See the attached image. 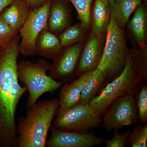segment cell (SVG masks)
Segmentation results:
<instances>
[{
	"mask_svg": "<svg viewBox=\"0 0 147 147\" xmlns=\"http://www.w3.org/2000/svg\"><path fill=\"white\" fill-rule=\"evenodd\" d=\"M51 64L43 60L36 62L21 61L17 65L18 79L28 92L27 105L30 108L34 105L42 94L52 93L63 86V82L55 80L47 74Z\"/></svg>",
	"mask_w": 147,
	"mask_h": 147,
	"instance_id": "obj_4",
	"label": "cell"
},
{
	"mask_svg": "<svg viewBox=\"0 0 147 147\" xmlns=\"http://www.w3.org/2000/svg\"><path fill=\"white\" fill-rule=\"evenodd\" d=\"M146 12L144 7L142 4L134 11L132 18L129 21L127 27L131 32L140 48H146Z\"/></svg>",
	"mask_w": 147,
	"mask_h": 147,
	"instance_id": "obj_18",
	"label": "cell"
},
{
	"mask_svg": "<svg viewBox=\"0 0 147 147\" xmlns=\"http://www.w3.org/2000/svg\"><path fill=\"white\" fill-rule=\"evenodd\" d=\"M71 21V13L66 2L64 0L52 2L47 22L50 31L59 35L70 26Z\"/></svg>",
	"mask_w": 147,
	"mask_h": 147,
	"instance_id": "obj_14",
	"label": "cell"
},
{
	"mask_svg": "<svg viewBox=\"0 0 147 147\" xmlns=\"http://www.w3.org/2000/svg\"><path fill=\"white\" fill-rule=\"evenodd\" d=\"M104 35H97L91 32L88 35L76 67V74L80 75L97 67L103 52Z\"/></svg>",
	"mask_w": 147,
	"mask_h": 147,
	"instance_id": "obj_11",
	"label": "cell"
},
{
	"mask_svg": "<svg viewBox=\"0 0 147 147\" xmlns=\"http://www.w3.org/2000/svg\"><path fill=\"white\" fill-rule=\"evenodd\" d=\"M62 86L59 99V108L68 109L80 103L81 90L79 77L70 84H65Z\"/></svg>",
	"mask_w": 147,
	"mask_h": 147,
	"instance_id": "obj_19",
	"label": "cell"
},
{
	"mask_svg": "<svg viewBox=\"0 0 147 147\" xmlns=\"http://www.w3.org/2000/svg\"><path fill=\"white\" fill-rule=\"evenodd\" d=\"M53 126L64 131L85 133L101 125V117L90 103H79L68 109L59 108Z\"/></svg>",
	"mask_w": 147,
	"mask_h": 147,
	"instance_id": "obj_6",
	"label": "cell"
},
{
	"mask_svg": "<svg viewBox=\"0 0 147 147\" xmlns=\"http://www.w3.org/2000/svg\"><path fill=\"white\" fill-rule=\"evenodd\" d=\"M110 0H93L90 11V30L97 35L106 33L111 15Z\"/></svg>",
	"mask_w": 147,
	"mask_h": 147,
	"instance_id": "obj_13",
	"label": "cell"
},
{
	"mask_svg": "<svg viewBox=\"0 0 147 147\" xmlns=\"http://www.w3.org/2000/svg\"><path fill=\"white\" fill-rule=\"evenodd\" d=\"M147 81L146 48L128 50L122 71L103 88L90 104L102 117L113 100L117 98L134 95Z\"/></svg>",
	"mask_w": 147,
	"mask_h": 147,
	"instance_id": "obj_2",
	"label": "cell"
},
{
	"mask_svg": "<svg viewBox=\"0 0 147 147\" xmlns=\"http://www.w3.org/2000/svg\"><path fill=\"white\" fill-rule=\"evenodd\" d=\"M17 33L10 28L0 15V45L5 47Z\"/></svg>",
	"mask_w": 147,
	"mask_h": 147,
	"instance_id": "obj_24",
	"label": "cell"
},
{
	"mask_svg": "<svg viewBox=\"0 0 147 147\" xmlns=\"http://www.w3.org/2000/svg\"><path fill=\"white\" fill-rule=\"evenodd\" d=\"M83 46L82 42H79L62 48L53 59L49 70L50 76L63 83L71 77L76 72Z\"/></svg>",
	"mask_w": 147,
	"mask_h": 147,
	"instance_id": "obj_9",
	"label": "cell"
},
{
	"mask_svg": "<svg viewBox=\"0 0 147 147\" xmlns=\"http://www.w3.org/2000/svg\"><path fill=\"white\" fill-rule=\"evenodd\" d=\"M81 84V98L80 103H89L104 88L106 81L105 73L97 68L79 75Z\"/></svg>",
	"mask_w": 147,
	"mask_h": 147,
	"instance_id": "obj_12",
	"label": "cell"
},
{
	"mask_svg": "<svg viewBox=\"0 0 147 147\" xmlns=\"http://www.w3.org/2000/svg\"><path fill=\"white\" fill-rule=\"evenodd\" d=\"M145 1H146V0H145Z\"/></svg>",
	"mask_w": 147,
	"mask_h": 147,
	"instance_id": "obj_29",
	"label": "cell"
},
{
	"mask_svg": "<svg viewBox=\"0 0 147 147\" xmlns=\"http://www.w3.org/2000/svg\"><path fill=\"white\" fill-rule=\"evenodd\" d=\"M50 130L51 135L46 143L47 147H92L105 142V139L92 133L64 131L53 125Z\"/></svg>",
	"mask_w": 147,
	"mask_h": 147,
	"instance_id": "obj_10",
	"label": "cell"
},
{
	"mask_svg": "<svg viewBox=\"0 0 147 147\" xmlns=\"http://www.w3.org/2000/svg\"><path fill=\"white\" fill-rule=\"evenodd\" d=\"M106 34L102 57L97 67L104 71L106 80L110 82L123 69L128 52L124 28L118 26L111 11Z\"/></svg>",
	"mask_w": 147,
	"mask_h": 147,
	"instance_id": "obj_5",
	"label": "cell"
},
{
	"mask_svg": "<svg viewBox=\"0 0 147 147\" xmlns=\"http://www.w3.org/2000/svg\"><path fill=\"white\" fill-rule=\"evenodd\" d=\"M17 34L0 50V146L17 147L16 110L27 91L17 74L19 40Z\"/></svg>",
	"mask_w": 147,
	"mask_h": 147,
	"instance_id": "obj_1",
	"label": "cell"
},
{
	"mask_svg": "<svg viewBox=\"0 0 147 147\" xmlns=\"http://www.w3.org/2000/svg\"><path fill=\"white\" fill-rule=\"evenodd\" d=\"M30 8L34 9L43 5L48 0H25Z\"/></svg>",
	"mask_w": 147,
	"mask_h": 147,
	"instance_id": "obj_26",
	"label": "cell"
},
{
	"mask_svg": "<svg viewBox=\"0 0 147 147\" xmlns=\"http://www.w3.org/2000/svg\"><path fill=\"white\" fill-rule=\"evenodd\" d=\"M101 125L108 131L119 130L139 122L134 95L117 98L101 117Z\"/></svg>",
	"mask_w": 147,
	"mask_h": 147,
	"instance_id": "obj_7",
	"label": "cell"
},
{
	"mask_svg": "<svg viewBox=\"0 0 147 147\" xmlns=\"http://www.w3.org/2000/svg\"><path fill=\"white\" fill-rule=\"evenodd\" d=\"M136 107L141 123H146L147 122V86H142L134 95Z\"/></svg>",
	"mask_w": 147,
	"mask_h": 147,
	"instance_id": "obj_22",
	"label": "cell"
},
{
	"mask_svg": "<svg viewBox=\"0 0 147 147\" xmlns=\"http://www.w3.org/2000/svg\"><path fill=\"white\" fill-rule=\"evenodd\" d=\"M73 5L78 13V18L83 27L90 30V11L93 0H67Z\"/></svg>",
	"mask_w": 147,
	"mask_h": 147,
	"instance_id": "obj_21",
	"label": "cell"
},
{
	"mask_svg": "<svg viewBox=\"0 0 147 147\" xmlns=\"http://www.w3.org/2000/svg\"><path fill=\"white\" fill-rule=\"evenodd\" d=\"M13 0H0V13L10 5Z\"/></svg>",
	"mask_w": 147,
	"mask_h": 147,
	"instance_id": "obj_27",
	"label": "cell"
},
{
	"mask_svg": "<svg viewBox=\"0 0 147 147\" xmlns=\"http://www.w3.org/2000/svg\"><path fill=\"white\" fill-rule=\"evenodd\" d=\"M130 131L126 130L122 134H119L118 130H114L113 138L110 140L105 139V145L107 147H124L127 145V139Z\"/></svg>",
	"mask_w": 147,
	"mask_h": 147,
	"instance_id": "obj_25",
	"label": "cell"
},
{
	"mask_svg": "<svg viewBox=\"0 0 147 147\" xmlns=\"http://www.w3.org/2000/svg\"><path fill=\"white\" fill-rule=\"evenodd\" d=\"M30 9L25 0H13L0 15L14 31L18 32L29 16Z\"/></svg>",
	"mask_w": 147,
	"mask_h": 147,
	"instance_id": "obj_15",
	"label": "cell"
},
{
	"mask_svg": "<svg viewBox=\"0 0 147 147\" xmlns=\"http://www.w3.org/2000/svg\"><path fill=\"white\" fill-rule=\"evenodd\" d=\"M147 125L141 123L135 127L130 132L127 139V145L131 147H146Z\"/></svg>",
	"mask_w": 147,
	"mask_h": 147,
	"instance_id": "obj_23",
	"label": "cell"
},
{
	"mask_svg": "<svg viewBox=\"0 0 147 147\" xmlns=\"http://www.w3.org/2000/svg\"><path fill=\"white\" fill-rule=\"evenodd\" d=\"M89 30L84 28L81 23L69 26L59 35V40L62 48L82 42Z\"/></svg>",
	"mask_w": 147,
	"mask_h": 147,
	"instance_id": "obj_20",
	"label": "cell"
},
{
	"mask_svg": "<svg viewBox=\"0 0 147 147\" xmlns=\"http://www.w3.org/2000/svg\"><path fill=\"white\" fill-rule=\"evenodd\" d=\"M3 47H2V46H1V45H0V50H1V49L2 48H3Z\"/></svg>",
	"mask_w": 147,
	"mask_h": 147,
	"instance_id": "obj_28",
	"label": "cell"
},
{
	"mask_svg": "<svg viewBox=\"0 0 147 147\" xmlns=\"http://www.w3.org/2000/svg\"><path fill=\"white\" fill-rule=\"evenodd\" d=\"M52 1L48 0L42 6L30 11L19 32L21 38L19 52L25 56L35 54L36 40L42 30L48 28V15Z\"/></svg>",
	"mask_w": 147,
	"mask_h": 147,
	"instance_id": "obj_8",
	"label": "cell"
},
{
	"mask_svg": "<svg viewBox=\"0 0 147 147\" xmlns=\"http://www.w3.org/2000/svg\"><path fill=\"white\" fill-rule=\"evenodd\" d=\"M143 0H110L111 12L115 16L118 26L124 28L128 24L131 14Z\"/></svg>",
	"mask_w": 147,
	"mask_h": 147,
	"instance_id": "obj_17",
	"label": "cell"
},
{
	"mask_svg": "<svg viewBox=\"0 0 147 147\" xmlns=\"http://www.w3.org/2000/svg\"><path fill=\"white\" fill-rule=\"evenodd\" d=\"M62 49L57 35L48 28L42 30L36 42L35 54L53 59Z\"/></svg>",
	"mask_w": 147,
	"mask_h": 147,
	"instance_id": "obj_16",
	"label": "cell"
},
{
	"mask_svg": "<svg viewBox=\"0 0 147 147\" xmlns=\"http://www.w3.org/2000/svg\"><path fill=\"white\" fill-rule=\"evenodd\" d=\"M59 108L58 98L37 102L16 125L17 147L46 146L48 131Z\"/></svg>",
	"mask_w": 147,
	"mask_h": 147,
	"instance_id": "obj_3",
	"label": "cell"
}]
</instances>
